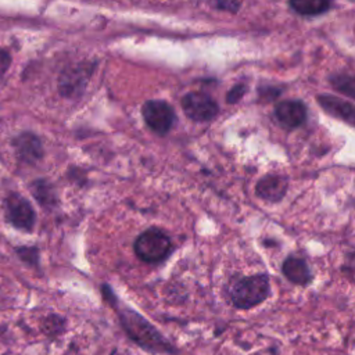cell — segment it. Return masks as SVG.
<instances>
[{
    "instance_id": "1",
    "label": "cell",
    "mask_w": 355,
    "mask_h": 355,
    "mask_svg": "<svg viewBox=\"0 0 355 355\" xmlns=\"http://www.w3.org/2000/svg\"><path fill=\"white\" fill-rule=\"evenodd\" d=\"M121 323L129 337L140 347L155 352H171L172 348L158 333V330L144 318L132 309H122L119 312Z\"/></svg>"
},
{
    "instance_id": "2",
    "label": "cell",
    "mask_w": 355,
    "mask_h": 355,
    "mask_svg": "<svg viewBox=\"0 0 355 355\" xmlns=\"http://www.w3.org/2000/svg\"><path fill=\"white\" fill-rule=\"evenodd\" d=\"M270 291L269 277L263 273L247 276L230 287V300L240 309H250L263 302Z\"/></svg>"
},
{
    "instance_id": "3",
    "label": "cell",
    "mask_w": 355,
    "mask_h": 355,
    "mask_svg": "<svg viewBox=\"0 0 355 355\" xmlns=\"http://www.w3.org/2000/svg\"><path fill=\"white\" fill-rule=\"evenodd\" d=\"M133 248L141 261L147 263H157L168 257L172 250V243L162 230L151 227L136 239Z\"/></svg>"
},
{
    "instance_id": "4",
    "label": "cell",
    "mask_w": 355,
    "mask_h": 355,
    "mask_svg": "<svg viewBox=\"0 0 355 355\" xmlns=\"http://www.w3.org/2000/svg\"><path fill=\"white\" fill-rule=\"evenodd\" d=\"M141 114L147 126L161 136L166 135L175 122L173 108L162 100L147 101L141 108Z\"/></svg>"
},
{
    "instance_id": "5",
    "label": "cell",
    "mask_w": 355,
    "mask_h": 355,
    "mask_svg": "<svg viewBox=\"0 0 355 355\" xmlns=\"http://www.w3.org/2000/svg\"><path fill=\"white\" fill-rule=\"evenodd\" d=\"M182 108L184 114L196 122H208L214 119L219 111L215 100L201 92L187 93L182 98Z\"/></svg>"
},
{
    "instance_id": "6",
    "label": "cell",
    "mask_w": 355,
    "mask_h": 355,
    "mask_svg": "<svg viewBox=\"0 0 355 355\" xmlns=\"http://www.w3.org/2000/svg\"><path fill=\"white\" fill-rule=\"evenodd\" d=\"M6 218L17 229L31 232L35 225V211L28 200L18 193H11L6 198Z\"/></svg>"
},
{
    "instance_id": "7",
    "label": "cell",
    "mask_w": 355,
    "mask_h": 355,
    "mask_svg": "<svg viewBox=\"0 0 355 355\" xmlns=\"http://www.w3.org/2000/svg\"><path fill=\"white\" fill-rule=\"evenodd\" d=\"M275 114L280 125L287 129H294L305 122L306 107L300 100H286L276 105Z\"/></svg>"
},
{
    "instance_id": "8",
    "label": "cell",
    "mask_w": 355,
    "mask_h": 355,
    "mask_svg": "<svg viewBox=\"0 0 355 355\" xmlns=\"http://www.w3.org/2000/svg\"><path fill=\"white\" fill-rule=\"evenodd\" d=\"M288 187V182L284 176L280 175H268L258 180L255 186V193L265 201L277 202L280 201Z\"/></svg>"
},
{
    "instance_id": "9",
    "label": "cell",
    "mask_w": 355,
    "mask_h": 355,
    "mask_svg": "<svg viewBox=\"0 0 355 355\" xmlns=\"http://www.w3.org/2000/svg\"><path fill=\"white\" fill-rule=\"evenodd\" d=\"M14 147L18 158L26 164H35L43 157V147L37 136L24 132L14 139Z\"/></svg>"
},
{
    "instance_id": "10",
    "label": "cell",
    "mask_w": 355,
    "mask_h": 355,
    "mask_svg": "<svg viewBox=\"0 0 355 355\" xmlns=\"http://www.w3.org/2000/svg\"><path fill=\"white\" fill-rule=\"evenodd\" d=\"M282 270H283V275L294 284L305 286L312 279L308 263L300 257H294V255L287 257L283 262Z\"/></svg>"
},
{
    "instance_id": "11",
    "label": "cell",
    "mask_w": 355,
    "mask_h": 355,
    "mask_svg": "<svg viewBox=\"0 0 355 355\" xmlns=\"http://www.w3.org/2000/svg\"><path fill=\"white\" fill-rule=\"evenodd\" d=\"M318 101L329 114L341 118L347 122H354V107L351 103L329 94L318 96Z\"/></svg>"
},
{
    "instance_id": "12",
    "label": "cell",
    "mask_w": 355,
    "mask_h": 355,
    "mask_svg": "<svg viewBox=\"0 0 355 355\" xmlns=\"http://www.w3.org/2000/svg\"><path fill=\"white\" fill-rule=\"evenodd\" d=\"M31 191L43 207H54L57 204L55 190L51 183L44 179L33 180L31 184Z\"/></svg>"
},
{
    "instance_id": "13",
    "label": "cell",
    "mask_w": 355,
    "mask_h": 355,
    "mask_svg": "<svg viewBox=\"0 0 355 355\" xmlns=\"http://www.w3.org/2000/svg\"><path fill=\"white\" fill-rule=\"evenodd\" d=\"M330 0H290L291 8L301 15H318L330 8Z\"/></svg>"
},
{
    "instance_id": "14",
    "label": "cell",
    "mask_w": 355,
    "mask_h": 355,
    "mask_svg": "<svg viewBox=\"0 0 355 355\" xmlns=\"http://www.w3.org/2000/svg\"><path fill=\"white\" fill-rule=\"evenodd\" d=\"M331 85H334L338 90L344 92L347 96L352 97L354 96V79L347 75H338V76H331L330 79Z\"/></svg>"
},
{
    "instance_id": "15",
    "label": "cell",
    "mask_w": 355,
    "mask_h": 355,
    "mask_svg": "<svg viewBox=\"0 0 355 355\" xmlns=\"http://www.w3.org/2000/svg\"><path fill=\"white\" fill-rule=\"evenodd\" d=\"M17 254L19 255V258L29 263V265H37L39 261V254H37V248L35 247H19L17 248Z\"/></svg>"
},
{
    "instance_id": "16",
    "label": "cell",
    "mask_w": 355,
    "mask_h": 355,
    "mask_svg": "<svg viewBox=\"0 0 355 355\" xmlns=\"http://www.w3.org/2000/svg\"><path fill=\"white\" fill-rule=\"evenodd\" d=\"M60 327H62V319L61 318H58L57 315H51L50 318H47L46 319V323H44V330L47 331V333H57L55 330L58 329L60 330Z\"/></svg>"
},
{
    "instance_id": "17",
    "label": "cell",
    "mask_w": 355,
    "mask_h": 355,
    "mask_svg": "<svg viewBox=\"0 0 355 355\" xmlns=\"http://www.w3.org/2000/svg\"><path fill=\"white\" fill-rule=\"evenodd\" d=\"M11 64V55L8 54V51L0 49V76L8 69Z\"/></svg>"
},
{
    "instance_id": "18",
    "label": "cell",
    "mask_w": 355,
    "mask_h": 355,
    "mask_svg": "<svg viewBox=\"0 0 355 355\" xmlns=\"http://www.w3.org/2000/svg\"><path fill=\"white\" fill-rule=\"evenodd\" d=\"M245 92V87L243 85H239V86H234L230 93L227 94V103H236L241 96L243 93Z\"/></svg>"
},
{
    "instance_id": "19",
    "label": "cell",
    "mask_w": 355,
    "mask_h": 355,
    "mask_svg": "<svg viewBox=\"0 0 355 355\" xmlns=\"http://www.w3.org/2000/svg\"><path fill=\"white\" fill-rule=\"evenodd\" d=\"M216 4L222 10H229V11H236L240 6L239 0H216Z\"/></svg>"
}]
</instances>
